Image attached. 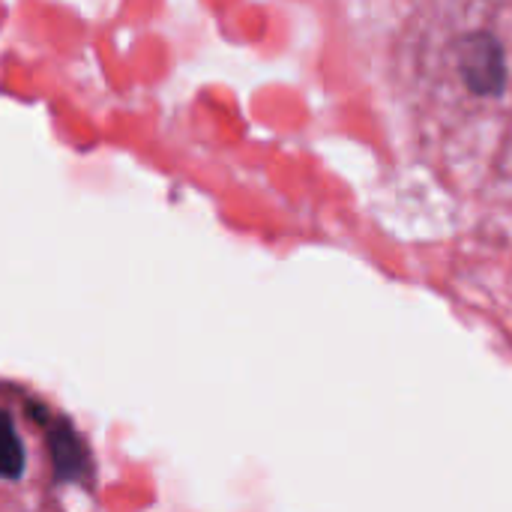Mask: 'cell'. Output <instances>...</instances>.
Returning a JSON list of instances; mask_svg holds the SVG:
<instances>
[{
  "label": "cell",
  "mask_w": 512,
  "mask_h": 512,
  "mask_svg": "<svg viewBox=\"0 0 512 512\" xmlns=\"http://www.w3.org/2000/svg\"><path fill=\"white\" fill-rule=\"evenodd\" d=\"M51 453L60 480H81L87 474V450L69 426H57L51 432Z\"/></svg>",
  "instance_id": "1"
},
{
  "label": "cell",
  "mask_w": 512,
  "mask_h": 512,
  "mask_svg": "<svg viewBox=\"0 0 512 512\" xmlns=\"http://www.w3.org/2000/svg\"><path fill=\"white\" fill-rule=\"evenodd\" d=\"M21 474H24V447H21L12 417L0 411V477L18 480Z\"/></svg>",
  "instance_id": "2"
}]
</instances>
